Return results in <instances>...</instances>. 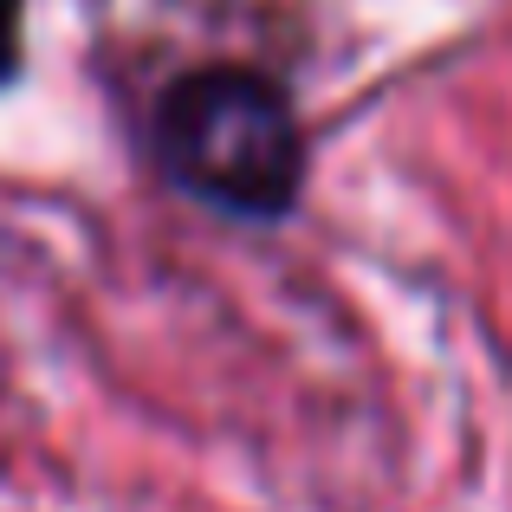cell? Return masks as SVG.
<instances>
[{
  "instance_id": "cell-1",
  "label": "cell",
  "mask_w": 512,
  "mask_h": 512,
  "mask_svg": "<svg viewBox=\"0 0 512 512\" xmlns=\"http://www.w3.org/2000/svg\"><path fill=\"white\" fill-rule=\"evenodd\" d=\"M150 156L188 201L227 221H286L305 188V130L260 65H195L156 98Z\"/></svg>"
},
{
  "instance_id": "cell-2",
  "label": "cell",
  "mask_w": 512,
  "mask_h": 512,
  "mask_svg": "<svg viewBox=\"0 0 512 512\" xmlns=\"http://www.w3.org/2000/svg\"><path fill=\"white\" fill-rule=\"evenodd\" d=\"M26 72V0H0V91Z\"/></svg>"
}]
</instances>
